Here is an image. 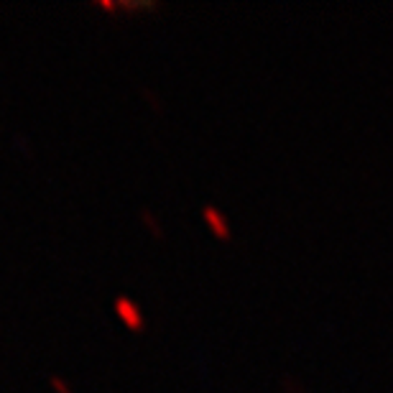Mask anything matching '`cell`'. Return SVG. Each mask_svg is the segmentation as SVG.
Wrapping results in <instances>:
<instances>
[{"label": "cell", "instance_id": "7a4b0ae2", "mask_svg": "<svg viewBox=\"0 0 393 393\" xmlns=\"http://www.w3.org/2000/svg\"><path fill=\"white\" fill-rule=\"evenodd\" d=\"M202 220H205L207 230H210L212 235L218 238V240H225V243H230V240H233L230 223H228V218H225V215L218 210V207H212V205H205V207H202Z\"/></svg>", "mask_w": 393, "mask_h": 393}, {"label": "cell", "instance_id": "5b68a950", "mask_svg": "<svg viewBox=\"0 0 393 393\" xmlns=\"http://www.w3.org/2000/svg\"><path fill=\"white\" fill-rule=\"evenodd\" d=\"M100 8H105V11H116L118 3H105V0H103V3H100Z\"/></svg>", "mask_w": 393, "mask_h": 393}, {"label": "cell", "instance_id": "277c9868", "mask_svg": "<svg viewBox=\"0 0 393 393\" xmlns=\"http://www.w3.org/2000/svg\"><path fill=\"white\" fill-rule=\"evenodd\" d=\"M49 386L54 388V393H74L72 386H69V383L64 381L61 375H51V378H49Z\"/></svg>", "mask_w": 393, "mask_h": 393}, {"label": "cell", "instance_id": "3957f363", "mask_svg": "<svg viewBox=\"0 0 393 393\" xmlns=\"http://www.w3.org/2000/svg\"><path fill=\"white\" fill-rule=\"evenodd\" d=\"M141 223H143V228L148 233H151L153 238H156V240H163V235H166V233H163V228H161V223H158L156 220V215H153L151 210H141Z\"/></svg>", "mask_w": 393, "mask_h": 393}, {"label": "cell", "instance_id": "6da1fadb", "mask_svg": "<svg viewBox=\"0 0 393 393\" xmlns=\"http://www.w3.org/2000/svg\"><path fill=\"white\" fill-rule=\"evenodd\" d=\"M113 307H116L118 320H121L123 325L131 330V332H143V330H146L143 309H141L138 304L133 302V299H131V297H118L116 302H113Z\"/></svg>", "mask_w": 393, "mask_h": 393}]
</instances>
